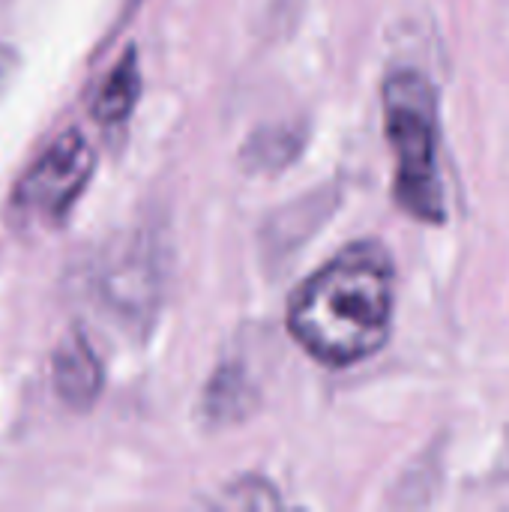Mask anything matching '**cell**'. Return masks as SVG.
Masks as SVG:
<instances>
[{
	"label": "cell",
	"mask_w": 509,
	"mask_h": 512,
	"mask_svg": "<svg viewBox=\"0 0 509 512\" xmlns=\"http://www.w3.org/2000/svg\"><path fill=\"white\" fill-rule=\"evenodd\" d=\"M396 312V264L375 243H351L309 276L288 306V330L327 366H354L384 348Z\"/></svg>",
	"instance_id": "6da1fadb"
},
{
	"label": "cell",
	"mask_w": 509,
	"mask_h": 512,
	"mask_svg": "<svg viewBox=\"0 0 509 512\" xmlns=\"http://www.w3.org/2000/svg\"><path fill=\"white\" fill-rule=\"evenodd\" d=\"M255 402H258V393L249 384L246 372L240 366H222L204 393V414L210 423H219V426L240 423L252 414Z\"/></svg>",
	"instance_id": "52a82bcc"
},
{
	"label": "cell",
	"mask_w": 509,
	"mask_h": 512,
	"mask_svg": "<svg viewBox=\"0 0 509 512\" xmlns=\"http://www.w3.org/2000/svg\"><path fill=\"white\" fill-rule=\"evenodd\" d=\"M12 69H15V51H9V48L0 45V87L6 84V78L12 75Z\"/></svg>",
	"instance_id": "9c48e42d"
},
{
	"label": "cell",
	"mask_w": 509,
	"mask_h": 512,
	"mask_svg": "<svg viewBox=\"0 0 509 512\" xmlns=\"http://www.w3.org/2000/svg\"><path fill=\"white\" fill-rule=\"evenodd\" d=\"M138 96H141V69H138L135 48H129L120 57V63L108 72V78L102 81V87L93 99V117L102 126H117L132 114Z\"/></svg>",
	"instance_id": "8992f818"
},
{
	"label": "cell",
	"mask_w": 509,
	"mask_h": 512,
	"mask_svg": "<svg viewBox=\"0 0 509 512\" xmlns=\"http://www.w3.org/2000/svg\"><path fill=\"white\" fill-rule=\"evenodd\" d=\"M99 300L120 318L144 321L159 300V270L144 246L117 252L99 273Z\"/></svg>",
	"instance_id": "277c9868"
},
{
	"label": "cell",
	"mask_w": 509,
	"mask_h": 512,
	"mask_svg": "<svg viewBox=\"0 0 509 512\" xmlns=\"http://www.w3.org/2000/svg\"><path fill=\"white\" fill-rule=\"evenodd\" d=\"M216 507H222V510H279L282 498L267 480L240 477L222 489V495L216 498Z\"/></svg>",
	"instance_id": "ba28073f"
},
{
	"label": "cell",
	"mask_w": 509,
	"mask_h": 512,
	"mask_svg": "<svg viewBox=\"0 0 509 512\" xmlns=\"http://www.w3.org/2000/svg\"><path fill=\"white\" fill-rule=\"evenodd\" d=\"M435 105V90L417 69H396L384 84V123L396 156L393 195L408 216L429 225L447 219Z\"/></svg>",
	"instance_id": "7a4b0ae2"
},
{
	"label": "cell",
	"mask_w": 509,
	"mask_h": 512,
	"mask_svg": "<svg viewBox=\"0 0 509 512\" xmlns=\"http://www.w3.org/2000/svg\"><path fill=\"white\" fill-rule=\"evenodd\" d=\"M93 168L96 153L90 141L78 129H69L21 177L15 186V207L42 219H57L84 192Z\"/></svg>",
	"instance_id": "3957f363"
},
{
	"label": "cell",
	"mask_w": 509,
	"mask_h": 512,
	"mask_svg": "<svg viewBox=\"0 0 509 512\" xmlns=\"http://www.w3.org/2000/svg\"><path fill=\"white\" fill-rule=\"evenodd\" d=\"M51 381L54 390L60 396V402H66L69 408H90L99 393H102V363L96 357V351L90 348V342L81 333H69L63 336V342L54 351L51 360Z\"/></svg>",
	"instance_id": "5b68a950"
}]
</instances>
